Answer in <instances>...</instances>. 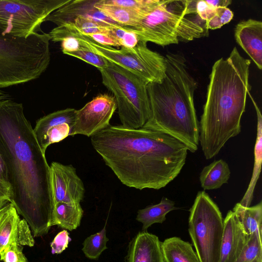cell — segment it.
Returning <instances> with one entry per match:
<instances>
[{
    "instance_id": "6da1fadb",
    "label": "cell",
    "mask_w": 262,
    "mask_h": 262,
    "mask_svg": "<svg viewBox=\"0 0 262 262\" xmlns=\"http://www.w3.org/2000/svg\"><path fill=\"white\" fill-rule=\"evenodd\" d=\"M0 152L11 186L10 202L34 237L47 234L54 208L50 166L23 104L11 99L0 101Z\"/></svg>"
},
{
    "instance_id": "7a4b0ae2",
    "label": "cell",
    "mask_w": 262,
    "mask_h": 262,
    "mask_svg": "<svg viewBox=\"0 0 262 262\" xmlns=\"http://www.w3.org/2000/svg\"><path fill=\"white\" fill-rule=\"evenodd\" d=\"M97 152L124 185L160 189L180 173L188 148L165 133L110 125L91 137Z\"/></svg>"
},
{
    "instance_id": "3957f363",
    "label": "cell",
    "mask_w": 262,
    "mask_h": 262,
    "mask_svg": "<svg viewBox=\"0 0 262 262\" xmlns=\"http://www.w3.org/2000/svg\"><path fill=\"white\" fill-rule=\"evenodd\" d=\"M250 64V60L234 47L227 58H221L212 66L199 124V142L207 160L241 132V120L251 90Z\"/></svg>"
},
{
    "instance_id": "277c9868",
    "label": "cell",
    "mask_w": 262,
    "mask_h": 262,
    "mask_svg": "<svg viewBox=\"0 0 262 262\" xmlns=\"http://www.w3.org/2000/svg\"><path fill=\"white\" fill-rule=\"evenodd\" d=\"M165 58L166 70L162 81L147 85L150 116L142 127L173 137L194 152L200 134L194 104L197 82L182 55L168 53Z\"/></svg>"
},
{
    "instance_id": "5b68a950",
    "label": "cell",
    "mask_w": 262,
    "mask_h": 262,
    "mask_svg": "<svg viewBox=\"0 0 262 262\" xmlns=\"http://www.w3.org/2000/svg\"><path fill=\"white\" fill-rule=\"evenodd\" d=\"M196 3V1L159 0L136 27L127 28L139 41L162 47L207 36L206 22L198 15Z\"/></svg>"
},
{
    "instance_id": "8992f818",
    "label": "cell",
    "mask_w": 262,
    "mask_h": 262,
    "mask_svg": "<svg viewBox=\"0 0 262 262\" xmlns=\"http://www.w3.org/2000/svg\"><path fill=\"white\" fill-rule=\"evenodd\" d=\"M50 40L49 33L18 38L0 30V88L39 78L50 62Z\"/></svg>"
},
{
    "instance_id": "52a82bcc",
    "label": "cell",
    "mask_w": 262,
    "mask_h": 262,
    "mask_svg": "<svg viewBox=\"0 0 262 262\" xmlns=\"http://www.w3.org/2000/svg\"><path fill=\"white\" fill-rule=\"evenodd\" d=\"M99 70L103 84L114 94L121 125L131 129L142 127L150 116L147 84L109 61L106 67Z\"/></svg>"
},
{
    "instance_id": "ba28073f",
    "label": "cell",
    "mask_w": 262,
    "mask_h": 262,
    "mask_svg": "<svg viewBox=\"0 0 262 262\" xmlns=\"http://www.w3.org/2000/svg\"><path fill=\"white\" fill-rule=\"evenodd\" d=\"M64 34L80 39L91 51L133 73L147 84L160 82L165 76V56L150 50L146 42L139 41L134 48L117 50L92 41L71 25L66 26Z\"/></svg>"
},
{
    "instance_id": "9c48e42d",
    "label": "cell",
    "mask_w": 262,
    "mask_h": 262,
    "mask_svg": "<svg viewBox=\"0 0 262 262\" xmlns=\"http://www.w3.org/2000/svg\"><path fill=\"white\" fill-rule=\"evenodd\" d=\"M189 211L188 232L200 262H220L224 220L218 206L200 191Z\"/></svg>"
},
{
    "instance_id": "30bf717a",
    "label": "cell",
    "mask_w": 262,
    "mask_h": 262,
    "mask_svg": "<svg viewBox=\"0 0 262 262\" xmlns=\"http://www.w3.org/2000/svg\"><path fill=\"white\" fill-rule=\"evenodd\" d=\"M71 0H0V30L4 34L27 38L41 31L53 12Z\"/></svg>"
},
{
    "instance_id": "8fae6325",
    "label": "cell",
    "mask_w": 262,
    "mask_h": 262,
    "mask_svg": "<svg viewBox=\"0 0 262 262\" xmlns=\"http://www.w3.org/2000/svg\"><path fill=\"white\" fill-rule=\"evenodd\" d=\"M116 109L114 96L106 93L99 94L76 110L73 136L80 134L91 137L107 127Z\"/></svg>"
},
{
    "instance_id": "7c38bea8",
    "label": "cell",
    "mask_w": 262,
    "mask_h": 262,
    "mask_svg": "<svg viewBox=\"0 0 262 262\" xmlns=\"http://www.w3.org/2000/svg\"><path fill=\"white\" fill-rule=\"evenodd\" d=\"M76 110L68 108L49 114L37 120L33 132L42 151L51 144L73 136Z\"/></svg>"
},
{
    "instance_id": "4fadbf2b",
    "label": "cell",
    "mask_w": 262,
    "mask_h": 262,
    "mask_svg": "<svg viewBox=\"0 0 262 262\" xmlns=\"http://www.w3.org/2000/svg\"><path fill=\"white\" fill-rule=\"evenodd\" d=\"M50 180L54 205L58 202L80 203L83 200L84 185L72 165L52 162Z\"/></svg>"
},
{
    "instance_id": "5bb4252c",
    "label": "cell",
    "mask_w": 262,
    "mask_h": 262,
    "mask_svg": "<svg viewBox=\"0 0 262 262\" xmlns=\"http://www.w3.org/2000/svg\"><path fill=\"white\" fill-rule=\"evenodd\" d=\"M250 237L234 212L229 210L224 220L220 262H234L246 246Z\"/></svg>"
},
{
    "instance_id": "9a60e30c",
    "label": "cell",
    "mask_w": 262,
    "mask_h": 262,
    "mask_svg": "<svg viewBox=\"0 0 262 262\" xmlns=\"http://www.w3.org/2000/svg\"><path fill=\"white\" fill-rule=\"evenodd\" d=\"M96 1L71 0L50 14L45 21H51L58 26L71 23L75 18L82 16L103 26L117 24L94 6Z\"/></svg>"
},
{
    "instance_id": "2e32d148",
    "label": "cell",
    "mask_w": 262,
    "mask_h": 262,
    "mask_svg": "<svg viewBox=\"0 0 262 262\" xmlns=\"http://www.w3.org/2000/svg\"><path fill=\"white\" fill-rule=\"evenodd\" d=\"M237 43L254 62L262 69V22L248 19L238 23L234 29Z\"/></svg>"
},
{
    "instance_id": "e0dca14e",
    "label": "cell",
    "mask_w": 262,
    "mask_h": 262,
    "mask_svg": "<svg viewBox=\"0 0 262 262\" xmlns=\"http://www.w3.org/2000/svg\"><path fill=\"white\" fill-rule=\"evenodd\" d=\"M127 262H165L159 237L147 231L139 232L130 243Z\"/></svg>"
},
{
    "instance_id": "ac0fdd59",
    "label": "cell",
    "mask_w": 262,
    "mask_h": 262,
    "mask_svg": "<svg viewBox=\"0 0 262 262\" xmlns=\"http://www.w3.org/2000/svg\"><path fill=\"white\" fill-rule=\"evenodd\" d=\"M165 262H200L189 242L178 237H172L161 242Z\"/></svg>"
},
{
    "instance_id": "d6986e66",
    "label": "cell",
    "mask_w": 262,
    "mask_h": 262,
    "mask_svg": "<svg viewBox=\"0 0 262 262\" xmlns=\"http://www.w3.org/2000/svg\"><path fill=\"white\" fill-rule=\"evenodd\" d=\"M83 214L80 203L58 202L54 205L52 226L72 231L79 226Z\"/></svg>"
},
{
    "instance_id": "ffe728a7",
    "label": "cell",
    "mask_w": 262,
    "mask_h": 262,
    "mask_svg": "<svg viewBox=\"0 0 262 262\" xmlns=\"http://www.w3.org/2000/svg\"><path fill=\"white\" fill-rule=\"evenodd\" d=\"M228 164L223 159L213 161L204 167L200 173V181L204 190H213L227 183L230 177Z\"/></svg>"
},
{
    "instance_id": "44dd1931",
    "label": "cell",
    "mask_w": 262,
    "mask_h": 262,
    "mask_svg": "<svg viewBox=\"0 0 262 262\" xmlns=\"http://www.w3.org/2000/svg\"><path fill=\"white\" fill-rule=\"evenodd\" d=\"M256 110L257 115V134L255 145L254 147V162L252 176L248 188L243 199L239 203L245 206H250L253 198V193L255 185L258 179L261 164V146H262V116L260 111L256 103L251 95L250 92H248Z\"/></svg>"
},
{
    "instance_id": "7402d4cb",
    "label": "cell",
    "mask_w": 262,
    "mask_h": 262,
    "mask_svg": "<svg viewBox=\"0 0 262 262\" xmlns=\"http://www.w3.org/2000/svg\"><path fill=\"white\" fill-rule=\"evenodd\" d=\"M179 209L175 206V203L163 197L157 204L152 205L139 210L136 220L142 225L143 231L146 230L155 223H162L166 220V215L169 212Z\"/></svg>"
},
{
    "instance_id": "603a6c76",
    "label": "cell",
    "mask_w": 262,
    "mask_h": 262,
    "mask_svg": "<svg viewBox=\"0 0 262 262\" xmlns=\"http://www.w3.org/2000/svg\"><path fill=\"white\" fill-rule=\"evenodd\" d=\"M98 1L94 5L96 8L117 24L126 27H136L143 16L153 8L146 11H138L119 6L101 4Z\"/></svg>"
},
{
    "instance_id": "cb8c5ba5",
    "label": "cell",
    "mask_w": 262,
    "mask_h": 262,
    "mask_svg": "<svg viewBox=\"0 0 262 262\" xmlns=\"http://www.w3.org/2000/svg\"><path fill=\"white\" fill-rule=\"evenodd\" d=\"M232 211L247 235L251 236L255 232L262 231L261 201L252 207H245L237 203Z\"/></svg>"
},
{
    "instance_id": "d4e9b609",
    "label": "cell",
    "mask_w": 262,
    "mask_h": 262,
    "mask_svg": "<svg viewBox=\"0 0 262 262\" xmlns=\"http://www.w3.org/2000/svg\"><path fill=\"white\" fill-rule=\"evenodd\" d=\"M20 221L16 209L9 202L6 211L0 220V252L11 241L17 237Z\"/></svg>"
},
{
    "instance_id": "484cf974",
    "label": "cell",
    "mask_w": 262,
    "mask_h": 262,
    "mask_svg": "<svg viewBox=\"0 0 262 262\" xmlns=\"http://www.w3.org/2000/svg\"><path fill=\"white\" fill-rule=\"evenodd\" d=\"M108 241L105 226L100 231L85 238L83 243L82 250L88 258L98 259L102 252L107 249L106 243Z\"/></svg>"
},
{
    "instance_id": "4316f807",
    "label": "cell",
    "mask_w": 262,
    "mask_h": 262,
    "mask_svg": "<svg viewBox=\"0 0 262 262\" xmlns=\"http://www.w3.org/2000/svg\"><path fill=\"white\" fill-rule=\"evenodd\" d=\"M261 231L250 237L242 253L234 262H262Z\"/></svg>"
},
{
    "instance_id": "83f0119b",
    "label": "cell",
    "mask_w": 262,
    "mask_h": 262,
    "mask_svg": "<svg viewBox=\"0 0 262 262\" xmlns=\"http://www.w3.org/2000/svg\"><path fill=\"white\" fill-rule=\"evenodd\" d=\"M106 33L113 37L122 48H132L138 43L137 36L126 27L117 24L105 26Z\"/></svg>"
},
{
    "instance_id": "f1b7e54d",
    "label": "cell",
    "mask_w": 262,
    "mask_h": 262,
    "mask_svg": "<svg viewBox=\"0 0 262 262\" xmlns=\"http://www.w3.org/2000/svg\"><path fill=\"white\" fill-rule=\"evenodd\" d=\"M78 39L81 43L79 50L67 53L66 54L79 58L97 68L98 70L105 68L108 66V60L91 51L82 40L79 38Z\"/></svg>"
},
{
    "instance_id": "f546056e",
    "label": "cell",
    "mask_w": 262,
    "mask_h": 262,
    "mask_svg": "<svg viewBox=\"0 0 262 262\" xmlns=\"http://www.w3.org/2000/svg\"><path fill=\"white\" fill-rule=\"evenodd\" d=\"M159 0H98L99 4L119 6L138 11H146L151 9Z\"/></svg>"
},
{
    "instance_id": "4dcf8cb0",
    "label": "cell",
    "mask_w": 262,
    "mask_h": 262,
    "mask_svg": "<svg viewBox=\"0 0 262 262\" xmlns=\"http://www.w3.org/2000/svg\"><path fill=\"white\" fill-rule=\"evenodd\" d=\"M0 260L3 262H28L23 252L22 245L18 242V236L1 251Z\"/></svg>"
},
{
    "instance_id": "1f68e13d",
    "label": "cell",
    "mask_w": 262,
    "mask_h": 262,
    "mask_svg": "<svg viewBox=\"0 0 262 262\" xmlns=\"http://www.w3.org/2000/svg\"><path fill=\"white\" fill-rule=\"evenodd\" d=\"M67 24H71L78 31L84 35L106 33L105 26L85 17H77L71 23Z\"/></svg>"
},
{
    "instance_id": "d6a6232c",
    "label": "cell",
    "mask_w": 262,
    "mask_h": 262,
    "mask_svg": "<svg viewBox=\"0 0 262 262\" xmlns=\"http://www.w3.org/2000/svg\"><path fill=\"white\" fill-rule=\"evenodd\" d=\"M233 17V12L228 7L217 8L212 17L206 22V28L215 30L230 22Z\"/></svg>"
},
{
    "instance_id": "836d02e7",
    "label": "cell",
    "mask_w": 262,
    "mask_h": 262,
    "mask_svg": "<svg viewBox=\"0 0 262 262\" xmlns=\"http://www.w3.org/2000/svg\"><path fill=\"white\" fill-rule=\"evenodd\" d=\"M11 195L7 169L0 152V199L10 202Z\"/></svg>"
},
{
    "instance_id": "e575fe53",
    "label": "cell",
    "mask_w": 262,
    "mask_h": 262,
    "mask_svg": "<svg viewBox=\"0 0 262 262\" xmlns=\"http://www.w3.org/2000/svg\"><path fill=\"white\" fill-rule=\"evenodd\" d=\"M71 240L69 233L66 230L58 233L50 244L52 254L61 253L68 247Z\"/></svg>"
},
{
    "instance_id": "d590c367",
    "label": "cell",
    "mask_w": 262,
    "mask_h": 262,
    "mask_svg": "<svg viewBox=\"0 0 262 262\" xmlns=\"http://www.w3.org/2000/svg\"><path fill=\"white\" fill-rule=\"evenodd\" d=\"M18 239L21 245L33 246L34 239L29 229V226L25 220H20L18 229Z\"/></svg>"
},
{
    "instance_id": "8d00e7d4",
    "label": "cell",
    "mask_w": 262,
    "mask_h": 262,
    "mask_svg": "<svg viewBox=\"0 0 262 262\" xmlns=\"http://www.w3.org/2000/svg\"><path fill=\"white\" fill-rule=\"evenodd\" d=\"M92 41L104 46L119 47L117 41L106 33H99L85 35Z\"/></svg>"
},
{
    "instance_id": "74e56055",
    "label": "cell",
    "mask_w": 262,
    "mask_h": 262,
    "mask_svg": "<svg viewBox=\"0 0 262 262\" xmlns=\"http://www.w3.org/2000/svg\"><path fill=\"white\" fill-rule=\"evenodd\" d=\"M215 9L208 5L205 1H196V10L197 14L201 19L205 22L208 21L212 17L214 14Z\"/></svg>"
},
{
    "instance_id": "f35d334b",
    "label": "cell",
    "mask_w": 262,
    "mask_h": 262,
    "mask_svg": "<svg viewBox=\"0 0 262 262\" xmlns=\"http://www.w3.org/2000/svg\"><path fill=\"white\" fill-rule=\"evenodd\" d=\"M60 42L62 52L64 54L78 50L81 46L79 40L72 36L65 37Z\"/></svg>"
},
{
    "instance_id": "ab89813d",
    "label": "cell",
    "mask_w": 262,
    "mask_h": 262,
    "mask_svg": "<svg viewBox=\"0 0 262 262\" xmlns=\"http://www.w3.org/2000/svg\"><path fill=\"white\" fill-rule=\"evenodd\" d=\"M206 3L214 8H226L231 4V0H206Z\"/></svg>"
},
{
    "instance_id": "60d3db41",
    "label": "cell",
    "mask_w": 262,
    "mask_h": 262,
    "mask_svg": "<svg viewBox=\"0 0 262 262\" xmlns=\"http://www.w3.org/2000/svg\"><path fill=\"white\" fill-rule=\"evenodd\" d=\"M11 97L8 93L0 89V101L7 99H11Z\"/></svg>"
},
{
    "instance_id": "b9f144b4",
    "label": "cell",
    "mask_w": 262,
    "mask_h": 262,
    "mask_svg": "<svg viewBox=\"0 0 262 262\" xmlns=\"http://www.w3.org/2000/svg\"><path fill=\"white\" fill-rule=\"evenodd\" d=\"M9 202H8L5 205L0 207V220L4 215L5 211H6Z\"/></svg>"
},
{
    "instance_id": "7bdbcfd3",
    "label": "cell",
    "mask_w": 262,
    "mask_h": 262,
    "mask_svg": "<svg viewBox=\"0 0 262 262\" xmlns=\"http://www.w3.org/2000/svg\"><path fill=\"white\" fill-rule=\"evenodd\" d=\"M8 202H9V201H4V200H2L0 199V205L6 204V203H7Z\"/></svg>"
},
{
    "instance_id": "ee69618b",
    "label": "cell",
    "mask_w": 262,
    "mask_h": 262,
    "mask_svg": "<svg viewBox=\"0 0 262 262\" xmlns=\"http://www.w3.org/2000/svg\"><path fill=\"white\" fill-rule=\"evenodd\" d=\"M6 204H4L0 205V207H1V206H3V205H5Z\"/></svg>"
}]
</instances>
